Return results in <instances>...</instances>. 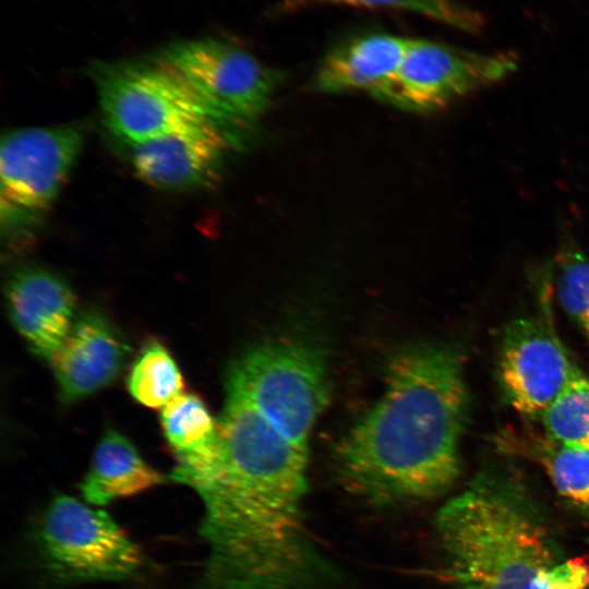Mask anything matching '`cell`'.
<instances>
[{
  "label": "cell",
  "instance_id": "5bb4252c",
  "mask_svg": "<svg viewBox=\"0 0 589 589\" xmlns=\"http://www.w3.org/2000/svg\"><path fill=\"white\" fill-rule=\"evenodd\" d=\"M411 39L374 32L346 39L325 55L314 86L324 93L368 91L373 95L396 72Z\"/></svg>",
  "mask_w": 589,
  "mask_h": 589
},
{
  "label": "cell",
  "instance_id": "4fadbf2b",
  "mask_svg": "<svg viewBox=\"0 0 589 589\" xmlns=\"http://www.w3.org/2000/svg\"><path fill=\"white\" fill-rule=\"evenodd\" d=\"M7 302L14 327L31 350L49 360L75 321L70 286L48 269L25 267L11 276Z\"/></svg>",
  "mask_w": 589,
  "mask_h": 589
},
{
  "label": "cell",
  "instance_id": "e0dca14e",
  "mask_svg": "<svg viewBox=\"0 0 589 589\" xmlns=\"http://www.w3.org/2000/svg\"><path fill=\"white\" fill-rule=\"evenodd\" d=\"M160 425L176 459V470L207 461L218 446V422L204 400L183 393L160 410Z\"/></svg>",
  "mask_w": 589,
  "mask_h": 589
},
{
  "label": "cell",
  "instance_id": "9a60e30c",
  "mask_svg": "<svg viewBox=\"0 0 589 589\" xmlns=\"http://www.w3.org/2000/svg\"><path fill=\"white\" fill-rule=\"evenodd\" d=\"M165 482L164 474L144 460L129 438L108 430L94 450L80 491L86 503L101 507Z\"/></svg>",
  "mask_w": 589,
  "mask_h": 589
},
{
  "label": "cell",
  "instance_id": "44dd1931",
  "mask_svg": "<svg viewBox=\"0 0 589 589\" xmlns=\"http://www.w3.org/2000/svg\"><path fill=\"white\" fill-rule=\"evenodd\" d=\"M554 266L558 302L585 329L589 325V259L576 244L565 242Z\"/></svg>",
  "mask_w": 589,
  "mask_h": 589
},
{
  "label": "cell",
  "instance_id": "8fae6325",
  "mask_svg": "<svg viewBox=\"0 0 589 589\" xmlns=\"http://www.w3.org/2000/svg\"><path fill=\"white\" fill-rule=\"evenodd\" d=\"M225 127L215 119H205L132 145L133 169L156 188L203 187L215 177L228 147Z\"/></svg>",
  "mask_w": 589,
  "mask_h": 589
},
{
  "label": "cell",
  "instance_id": "9c48e42d",
  "mask_svg": "<svg viewBox=\"0 0 589 589\" xmlns=\"http://www.w3.org/2000/svg\"><path fill=\"white\" fill-rule=\"evenodd\" d=\"M580 373L549 320L520 317L504 329L497 376L504 397L517 412L541 419Z\"/></svg>",
  "mask_w": 589,
  "mask_h": 589
},
{
  "label": "cell",
  "instance_id": "ba28073f",
  "mask_svg": "<svg viewBox=\"0 0 589 589\" xmlns=\"http://www.w3.org/2000/svg\"><path fill=\"white\" fill-rule=\"evenodd\" d=\"M516 67L508 55L411 39L396 72L373 96L405 110L430 112L503 80Z\"/></svg>",
  "mask_w": 589,
  "mask_h": 589
},
{
  "label": "cell",
  "instance_id": "7a4b0ae2",
  "mask_svg": "<svg viewBox=\"0 0 589 589\" xmlns=\"http://www.w3.org/2000/svg\"><path fill=\"white\" fill-rule=\"evenodd\" d=\"M467 410L456 348H404L388 364L382 395L340 440L337 467L351 488L376 501L436 497L459 477Z\"/></svg>",
  "mask_w": 589,
  "mask_h": 589
},
{
  "label": "cell",
  "instance_id": "603a6c76",
  "mask_svg": "<svg viewBox=\"0 0 589 589\" xmlns=\"http://www.w3.org/2000/svg\"><path fill=\"white\" fill-rule=\"evenodd\" d=\"M585 332H586V334H587V336L589 338V325L585 328Z\"/></svg>",
  "mask_w": 589,
  "mask_h": 589
},
{
  "label": "cell",
  "instance_id": "2e32d148",
  "mask_svg": "<svg viewBox=\"0 0 589 589\" xmlns=\"http://www.w3.org/2000/svg\"><path fill=\"white\" fill-rule=\"evenodd\" d=\"M507 453L540 465L558 495L589 517V452L553 441L546 435L506 431L497 437Z\"/></svg>",
  "mask_w": 589,
  "mask_h": 589
},
{
  "label": "cell",
  "instance_id": "8992f818",
  "mask_svg": "<svg viewBox=\"0 0 589 589\" xmlns=\"http://www.w3.org/2000/svg\"><path fill=\"white\" fill-rule=\"evenodd\" d=\"M93 74L107 128L131 146L205 119L224 123L160 57L103 63Z\"/></svg>",
  "mask_w": 589,
  "mask_h": 589
},
{
  "label": "cell",
  "instance_id": "d6986e66",
  "mask_svg": "<svg viewBox=\"0 0 589 589\" xmlns=\"http://www.w3.org/2000/svg\"><path fill=\"white\" fill-rule=\"evenodd\" d=\"M317 5H347L364 9H392L422 14L462 31H479L480 14L454 0H283L277 11L294 13Z\"/></svg>",
  "mask_w": 589,
  "mask_h": 589
},
{
  "label": "cell",
  "instance_id": "30bf717a",
  "mask_svg": "<svg viewBox=\"0 0 589 589\" xmlns=\"http://www.w3.org/2000/svg\"><path fill=\"white\" fill-rule=\"evenodd\" d=\"M83 145L77 127L24 128L1 140V212L8 218L48 207Z\"/></svg>",
  "mask_w": 589,
  "mask_h": 589
},
{
  "label": "cell",
  "instance_id": "cb8c5ba5",
  "mask_svg": "<svg viewBox=\"0 0 589 589\" xmlns=\"http://www.w3.org/2000/svg\"><path fill=\"white\" fill-rule=\"evenodd\" d=\"M588 543H589V540H588Z\"/></svg>",
  "mask_w": 589,
  "mask_h": 589
},
{
  "label": "cell",
  "instance_id": "7402d4cb",
  "mask_svg": "<svg viewBox=\"0 0 589 589\" xmlns=\"http://www.w3.org/2000/svg\"><path fill=\"white\" fill-rule=\"evenodd\" d=\"M588 586L589 563L584 557H574L539 572L529 589H586Z\"/></svg>",
  "mask_w": 589,
  "mask_h": 589
},
{
  "label": "cell",
  "instance_id": "5b68a950",
  "mask_svg": "<svg viewBox=\"0 0 589 589\" xmlns=\"http://www.w3.org/2000/svg\"><path fill=\"white\" fill-rule=\"evenodd\" d=\"M35 544L47 575L59 584L128 580L141 572V548L104 509L58 495L45 509Z\"/></svg>",
  "mask_w": 589,
  "mask_h": 589
},
{
  "label": "cell",
  "instance_id": "6da1fadb",
  "mask_svg": "<svg viewBox=\"0 0 589 589\" xmlns=\"http://www.w3.org/2000/svg\"><path fill=\"white\" fill-rule=\"evenodd\" d=\"M217 422L213 458L171 476L203 504L195 589H313L326 572L303 518L308 450L231 396Z\"/></svg>",
  "mask_w": 589,
  "mask_h": 589
},
{
  "label": "cell",
  "instance_id": "7c38bea8",
  "mask_svg": "<svg viewBox=\"0 0 589 589\" xmlns=\"http://www.w3.org/2000/svg\"><path fill=\"white\" fill-rule=\"evenodd\" d=\"M128 354L123 338L103 314H81L49 359L61 397L74 401L109 385L120 374Z\"/></svg>",
  "mask_w": 589,
  "mask_h": 589
},
{
  "label": "cell",
  "instance_id": "277c9868",
  "mask_svg": "<svg viewBox=\"0 0 589 589\" xmlns=\"http://www.w3.org/2000/svg\"><path fill=\"white\" fill-rule=\"evenodd\" d=\"M226 395L247 404L291 443L308 450L328 396L323 351L298 339L257 344L231 363Z\"/></svg>",
  "mask_w": 589,
  "mask_h": 589
},
{
  "label": "cell",
  "instance_id": "ac0fdd59",
  "mask_svg": "<svg viewBox=\"0 0 589 589\" xmlns=\"http://www.w3.org/2000/svg\"><path fill=\"white\" fill-rule=\"evenodd\" d=\"M127 386L139 404L161 410L183 394L184 380L169 350L159 341L152 340L134 360Z\"/></svg>",
  "mask_w": 589,
  "mask_h": 589
},
{
  "label": "cell",
  "instance_id": "52a82bcc",
  "mask_svg": "<svg viewBox=\"0 0 589 589\" xmlns=\"http://www.w3.org/2000/svg\"><path fill=\"white\" fill-rule=\"evenodd\" d=\"M159 57L175 68L226 125L259 118L279 83L277 71L220 39L173 43Z\"/></svg>",
  "mask_w": 589,
  "mask_h": 589
},
{
  "label": "cell",
  "instance_id": "ffe728a7",
  "mask_svg": "<svg viewBox=\"0 0 589 589\" xmlns=\"http://www.w3.org/2000/svg\"><path fill=\"white\" fill-rule=\"evenodd\" d=\"M540 420L548 437L589 452V378L578 374Z\"/></svg>",
  "mask_w": 589,
  "mask_h": 589
},
{
  "label": "cell",
  "instance_id": "3957f363",
  "mask_svg": "<svg viewBox=\"0 0 589 589\" xmlns=\"http://www.w3.org/2000/svg\"><path fill=\"white\" fill-rule=\"evenodd\" d=\"M436 532L458 589H529L563 554L531 496L509 476L482 471L441 507Z\"/></svg>",
  "mask_w": 589,
  "mask_h": 589
}]
</instances>
